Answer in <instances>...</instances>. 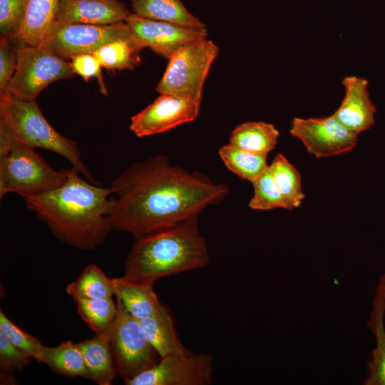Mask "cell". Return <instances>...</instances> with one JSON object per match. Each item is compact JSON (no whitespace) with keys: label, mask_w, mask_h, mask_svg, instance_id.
Here are the masks:
<instances>
[{"label":"cell","mask_w":385,"mask_h":385,"mask_svg":"<svg viewBox=\"0 0 385 385\" xmlns=\"http://www.w3.org/2000/svg\"><path fill=\"white\" fill-rule=\"evenodd\" d=\"M200 103L171 94H160L143 110L132 116L129 129L137 137L153 135L195 120Z\"/></svg>","instance_id":"12"},{"label":"cell","mask_w":385,"mask_h":385,"mask_svg":"<svg viewBox=\"0 0 385 385\" xmlns=\"http://www.w3.org/2000/svg\"><path fill=\"white\" fill-rule=\"evenodd\" d=\"M279 136V132L273 124L249 121L235 127L229 143L245 150L268 155L275 148Z\"/></svg>","instance_id":"22"},{"label":"cell","mask_w":385,"mask_h":385,"mask_svg":"<svg viewBox=\"0 0 385 385\" xmlns=\"http://www.w3.org/2000/svg\"><path fill=\"white\" fill-rule=\"evenodd\" d=\"M130 14L117 0H59L54 21L109 25L125 21Z\"/></svg>","instance_id":"15"},{"label":"cell","mask_w":385,"mask_h":385,"mask_svg":"<svg viewBox=\"0 0 385 385\" xmlns=\"http://www.w3.org/2000/svg\"><path fill=\"white\" fill-rule=\"evenodd\" d=\"M133 36L143 47L169 60L183 46L207 38V29L184 26L130 13L125 20Z\"/></svg>","instance_id":"13"},{"label":"cell","mask_w":385,"mask_h":385,"mask_svg":"<svg viewBox=\"0 0 385 385\" xmlns=\"http://www.w3.org/2000/svg\"><path fill=\"white\" fill-rule=\"evenodd\" d=\"M59 0H27L19 29L13 41L38 46L53 23Z\"/></svg>","instance_id":"18"},{"label":"cell","mask_w":385,"mask_h":385,"mask_svg":"<svg viewBox=\"0 0 385 385\" xmlns=\"http://www.w3.org/2000/svg\"><path fill=\"white\" fill-rule=\"evenodd\" d=\"M42 362L53 371L68 377L86 378L87 371L81 350L72 341H64L56 346L43 348Z\"/></svg>","instance_id":"23"},{"label":"cell","mask_w":385,"mask_h":385,"mask_svg":"<svg viewBox=\"0 0 385 385\" xmlns=\"http://www.w3.org/2000/svg\"><path fill=\"white\" fill-rule=\"evenodd\" d=\"M74 73L81 76L86 81L96 78L100 92L107 96L108 91L101 73V64L93 54H82L74 56L70 63Z\"/></svg>","instance_id":"33"},{"label":"cell","mask_w":385,"mask_h":385,"mask_svg":"<svg viewBox=\"0 0 385 385\" xmlns=\"http://www.w3.org/2000/svg\"><path fill=\"white\" fill-rule=\"evenodd\" d=\"M198 222L199 216H195L135 238L125 260L123 277L154 285L160 278L205 267L210 262V255Z\"/></svg>","instance_id":"3"},{"label":"cell","mask_w":385,"mask_h":385,"mask_svg":"<svg viewBox=\"0 0 385 385\" xmlns=\"http://www.w3.org/2000/svg\"><path fill=\"white\" fill-rule=\"evenodd\" d=\"M66 170L68 179L63 185L24 197L25 205L64 243L94 250L113 230L107 217L112 190L83 180L73 167Z\"/></svg>","instance_id":"2"},{"label":"cell","mask_w":385,"mask_h":385,"mask_svg":"<svg viewBox=\"0 0 385 385\" xmlns=\"http://www.w3.org/2000/svg\"><path fill=\"white\" fill-rule=\"evenodd\" d=\"M27 0H0L1 37L13 41L21 26Z\"/></svg>","instance_id":"31"},{"label":"cell","mask_w":385,"mask_h":385,"mask_svg":"<svg viewBox=\"0 0 385 385\" xmlns=\"http://www.w3.org/2000/svg\"><path fill=\"white\" fill-rule=\"evenodd\" d=\"M132 36L125 21L91 25L53 21L40 46L65 59L92 54L110 42Z\"/></svg>","instance_id":"9"},{"label":"cell","mask_w":385,"mask_h":385,"mask_svg":"<svg viewBox=\"0 0 385 385\" xmlns=\"http://www.w3.org/2000/svg\"><path fill=\"white\" fill-rule=\"evenodd\" d=\"M269 170L277 187L292 208L299 207L305 196L298 170L281 153L275 155Z\"/></svg>","instance_id":"27"},{"label":"cell","mask_w":385,"mask_h":385,"mask_svg":"<svg viewBox=\"0 0 385 385\" xmlns=\"http://www.w3.org/2000/svg\"><path fill=\"white\" fill-rule=\"evenodd\" d=\"M30 356L13 345L0 332V368L1 371H21L31 364Z\"/></svg>","instance_id":"32"},{"label":"cell","mask_w":385,"mask_h":385,"mask_svg":"<svg viewBox=\"0 0 385 385\" xmlns=\"http://www.w3.org/2000/svg\"><path fill=\"white\" fill-rule=\"evenodd\" d=\"M16 145L54 152L67 159L89 182L99 184L81 160L77 143L50 125L36 100L0 92V153Z\"/></svg>","instance_id":"4"},{"label":"cell","mask_w":385,"mask_h":385,"mask_svg":"<svg viewBox=\"0 0 385 385\" xmlns=\"http://www.w3.org/2000/svg\"><path fill=\"white\" fill-rule=\"evenodd\" d=\"M368 81L364 78L349 76L342 81L344 96L333 115L351 133L359 135L375 123L376 109L370 99Z\"/></svg>","instance_id":"14"},{"label":"cell","mask_w":385,"mask_h":385,"mask_svg":"<svg viewBox=\"0 0 385 385\" xmlns=\"http://www.w3.org/2000/svg\"><path fill=\"white\" fill-rule=\"evenodd\" d=\"M0 332L16 347L33 359L42 362L44 346L34 337L14 324L0 310Z\"/></svg>","instance_id":"30"},{"label":"cell","mask_w":385,"mask_h":385,"mask_svg":"<svg viewBox=\"0 0 385 385\" xmlns=\"http://www.w3.org/2000/svg\"><path fill=\"white\" fill-rule=\"evenodd\" d=\"M374 297L381 302L385 309V273L382 274L379 278Z\"/></svg>","instance_id":"35"},{"label":"cell","mask_w":385,"mask_h":385,"mask_svg":"<svg viewBox=\"0 0 385 385\" xmlns=\"http://www.w3.org/2000/svg\"><path fill=\"white\" fill-rule=\"evenodd\" d=\"M75 301L79 315L96 334L110 329L118 312L112 297Z\"/></svg>","instance_id":"28"},{"label":"cell","mask_w":385,"mask_h":385,"mask_svg":"<svg viewBox=\"0 0 385 385\" xmlns=\"http://www.w3.org/2000/svg\"><path fill=\"white\" fill-rule=\"evenodd\" d=\"M111 279L116 299L138 320L152 315L160 307L153 285L135 282L123 276Z\"/></svg>","instance_id":"19"},{"label":"cell","mask_w":385,"mask_h":385,"mask_svg":"<svg viewBox=\"0 0 385 385\" xmlns=\"http://www.w3.org/2000/svg\"><path fill=\"white\" fill-rule=\"evenodd\" d=\"M83 356L86 379L98 385H111L117 376L109 330L78 343Z\"/></svg>","instance_id":"16"},{"label":"cell","mask_w":385,"mask_h":385,"mask_svg":"<svg viewBox=\"0 0 385 385\" xmlns=\"http://www.w3.org/2000/svg\"><path fill=\"white\" fill-rule=\"evenodd\" d=\"M213 358L205 352L188 350L160 357L153 366L127 385H208L212 382Z\"/></svg>","instance_id":"10"},{"label":"cell","mask_w":385,"mask_h":385,"mask_svg":"<svg viewBox=\"0 0 385 385\" xmlns=\"http://www.w3.org/2000/svg\"><path fill=\"white\" fill-rule=\"evenodd\" d=\"M17 63L5 91L24 99L36 100L47 86L74 76L69 63L38 46L20 44Z\"/></svg>","instance_id":"8"},{"label":"cell","mask_w":385,"mask_h":385,"mask_svg":"<svg viewBox=\"0 0 385 385\" xmlns=\"http://www.w3.org/2000/svg\"><path fill=\"white\" fill-rule=\"evenodd\" d=\"M289 133L299 138L307 152L317 158L345 153L357 143V135L344 126L333 114L322 118L295 117Z\"/></svg>","instance_id":"11"},{"label":"cell","mask_w":385,"mask_h":385,"mask_svg":"<svg viewBox=\"0 0 385 385\" xmlns=\"http://www.w3.org/2000/svg\"><path fill=\"white\" fill-rule=\"evenodd\" d=\"M110 187L114 196L107 217L112 230L134 238L200 216L207 207L222 203L230 193L226 184L173 165L165 155L133 163Z\"/></svg>","instance_id":"1"},{"label":"cell","mask_w":385,"mask_h":385,"mask_svg":"<svg viewBox=\"0 0 385 385\" xmlns=\"http://www.w3.org/2000/svg\"><path fill=\"white\" fill-rule=\"evenodd\" d=\"M66 170L52 168L33 148L16 145L0 153V198L14 192L23 198L38 195L63 185Z\"/></svg>","instance_id":"5"},{"label":"cell","mask_w":385,"mask_h":385,"mask_svg":"<svg viewBox=\"0 0 385 385\" xmlns=\"http://www.w3.org/2000/svg\"><path fill=\"white\" fill-rule=\"evenodd\" d=\"M66 290L74 300L101 299L114 295L112 279L93 264L86 267L79 277L67 285Z\"/></svg>","instance_id":"26"},{"label":"cell","mask_w":385,"mask_h":385,"mask_svg":"<svg viewBox=\"0 0 385 385\" xmlns=\"http://www.w3.org/2000/svg\"><path fill=\"white\" fill-rule=\"evenodd\" d=\"M254 194L248 202L252 210H270L282 207L293 208L277 187L268 168L253 183Z\"/></svg>","instance_id":"29"},{"label":"cell","mask_w":385,"mask_h":385,"mask_svg":"<svg viewBox=\"0 0 385 385\" xmlns=\"http://www.w3.org/2000/svg\"><path fill=\"white\" fill-rule=\"evenodd\" d=\"M14 376L11 374V372L1 371V384H15Z\"/></svg>","instance_id":"36"},{"label":"cell","mask_w":385,"mask_h":385,"mask_svg":"<svg viewBox=\"0 0 385 385\" xmlns=\"http://www.w3.org/2000/svg\"><path fill=\"white\" fill-rule=\"evenodd\" d=\"M218 54V46L207 38L183 46L168 60L156 91L201 103L205 79Z\"/></svg>","instance_id":"6"},{"label":"cell","mask_w":385,"mask_h":385,"mask_svg":"<svg viewBox=\"0 0 385 385\" xmlns=\"http://www.w3.org/2000/svg\"><path fill=\"white\" fill-rule=\"evenodd\" d=\"M139 321L147 339L160 357L188 350L178 335L170 309L162 303L155 313Z\"/></svg>","instance_id":"17"},{"label":"cell","mask_w":385,"mask_h":385,"mask_svg":"<svg viewBox=\"0 0 385 385\" xmlns=\"http://www.w3.org/2000/svg\"><path fill=\"white\" fill-rule=\"evenodd\" d=\"M143 48L132 35L105 44L92 54L105 68L133 70L141 63L140 53Z\"/></svg>","instance_id":"24"},{"label":"cell","mask_w":385,"mask_h":385,"mask_svg":"<svg viewBox=\"0 0 385 385\" xmlns=\"http://www.w3.org/2000/svg\"><path fill=\"white\" fill-rule=\"evenodd\" d=\"M17 63L16 48L11 45L10 40L0 39V92L6 90L16 70Z\"/></svg>","instance_id":"34"},{"label":"cell","mask_w":385,"mask_h":385,"mask_svg":"<svg viewBox=\"0 0 385 385\" xmlns=\"http://www.w3.org/2000/svg\"><path fill=\"white\" fill-rule=\"evenodd\" d=\"M131 5L133 13L143 18L206 29L205 24L190 13L180 0H132Z\"/></svg>","instance_id":"21"},{"label":"cell","mask_w":385,"mask_h":385,"mask_svg":"<svg viewBox=\"0 0 385 385\" xmlns=\"http://www.w3.org/2000/svg\"><path fill=\"white\" fill-rule=\"evenodd\" d=\"M118 312L109 329L117 376L126 384L155 365L160 356L147 339L140 321L117 299Z\"/></svg>","instance_id":"7"},{"label":"cell","mask_w":385,"mask_h":385,"mask_svg":"<svg viewBox=\"0 0 385 385\" xmlns=\"http://www.w3.org/2000/svg\"><path fill=\"white\" fill-rule=\"evenodd\" d=\"M385 309L381 302L374 297L367 327L373 334L376 346L366 361L364 385H385Z\"/></svg>","instance_id":"20"},{"label":"cell","mask_w":385,"mask_h":385,"mask_svg":"<svg viewBox=\"0 0 385 385\" xmlns=\"http://www.w3.org/2000/svg\"><path fill=\"white\" fill-rule=\"evenodd\" d=\"M219 155L225 167L240 179L251 182L268 168L267 155L242 150L230 143L220 148Z\"/></svg>","instance_id":"25"}]
</instances>
